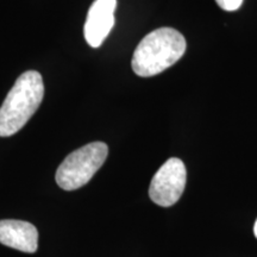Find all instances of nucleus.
I'll list each match as a JSON object with an SVG mask.
<instances>
[{
	"instance_id": "f257e3e1",
	"label": "nucleus",
	"mask_w": 257,
	"mask_h": 257,
	"mask_svg": "<svg viewBox=\"0 0 257 257\" xmlns=\"http://www.w3.org/2000/svg\"><path fill=\"white\" fill-rule=\"evenodd\" d=\"M186 40L178 30L160 28L148 34L135 50L131 67L138 76L149 78L168 69L184 56Z\"/></svg>"
},
{
	"instance_id": "f03ea898",
	"label": "nucleus",
	"mask_w": 257,
	"mask_h": 257,
	"mask_svg": "<svg viewBox=\"0 0 257 257\" xmlns=\"http://www.w3.org/2000/svg\"><path fill=\"white\" fill-rule=\"evenodd\" d=\"M44 95L42 75L28 70L16 80L0 107V137L17 134L40 107Z\"/></svg>"
},
{
	"instance_id": "7ed1b4c3",
	"label": "nucleus",
	"mask_w": 257,
	"mask_h": 257,
	"mask_svg": "<svg viewBox=\"0 0 257 257\" xmlns=\"http://www.w3.org/2000/svg\"><path fill=\"white\" fill-rule=\"evenodd\" d=\"M108 147L104 142H93L70 153L56 170V182L64 191L85 186L104 165Z\"/></svg>"
},
{
	"instance_id": "20e7f679",
	"label": "nucleus",
	"mask_w": 257,
	"mask_h": 257,
	"mask_svg": "<svg viewBox=\"0 0 257 257\" xmlns=\"http://www.w3.org/2000/svg\"><path fill=\"white\" fill-rule=\"evenodd\" d=\"M187 172L185 163L172 157L160 167L150 182L149 197L156 205L169 207L176 204L186 187Z\"/></svg>"
},
{
	"instance_id": "39448f33",
	"label": "nucleus",
	"mask_w": 257,
	"mask_h": 257,
	"mask_svg": "<svg viewBox=\"0 0 257 257\" xmlns=\"http://www.w3.org/2000/svg\"><path fill=\"white\" fill-rule=\"evenodd\" d=\"M117 0H95L88 10L86 18L85 38L92 48H99L108 36L114 25Z\"/></svg>"
},
{
	"instance_id": "423d86ee",
	"label": "nucleus",
	"mask_w": 257,
	"mask_h": 257,
	"mask_svg": "<svg viewBox=\"0 0 257 257\" xmlns=\"http://www.w3.org/2000/svg\"><path fill=\"white\" fill-rule=\"evenodd\" d=\"M0 243L19 251L34 253L38 249V231L24 220H0Z\"/></svg>"
},
{
	"instance_id": "0eeeda50",
	"label": "nucleus",
	"mask_w": 257,
	"mask_h": 257,
	"mask_svg": "<svg viewBox=\"0 0 257 257\" xmlns=\"http://www.w3.org/2000/svg\"><path fill=\"white\" fill-rule=\"evenodd\" d=\"M216 3L220 9L225 11H236L243 4V0H216Z\"/></svg>"
},
{
	"instance_id": "6e6552de",
	"label": "nucleus",
	"mask_w": 257,
	"mask_h": 257,
	"mask_svg": "<svg viewBox=\"0 0 257 257\" xmlns=\"http://www.w3.org/2000/svg\"><path fill=\"white\" fill-rule=\"evenodd\" d=\"M253 232H255V236L257 237V220H256V223H255V226H253Z\"/></svg>"
}]
</instances>
